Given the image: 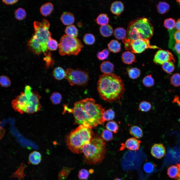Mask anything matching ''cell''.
<instances>
[{
    "mask_svg": "<svg viewBox=\"0 0 180 180\" xmlns=\"http://www.w3.org/2000/svg\"><path fill=\"white\" fill-rule=\"evenodd\" d=\"M46 46L49 50L54 51L57 49L58 44L56 40L51 38L47 42Z\"/></svg>",
    "mask_w": 180,
    "mask_h": 180,
    "instance_id": "e575fe53",
    "label": "cell"
},
{
    "mask_svg": "<svg viewBox=\"0 0 180 180\" xmlns=\"http://www.w3.org/2000/svg\"><path fill=\"white\" fill-rule=\"evenodd\" d=\"M170 81L174 86H180V74L178 73L174 74L170 78Z\"/></svg>",
    "mask_w": 180,
    "mask_h": 180,
    "instance_id": "b9f144b4",
    "label": "cell"
},
{
    "mask_svg": "<svg viewBox=\"0 0 180 180\" xmlns=\"http://www.w3.org/2000/svg\"><path fill=\"white\" fill-rule=\"evenodd\" d=\"M97 90L100 98L110 102H120L125 91L124 84L120 76L111 73L100 76Z\"/></svg>",
    "mask_w": 180,
    "mask_h": 180,
    "instance_id": "7a4b0ae2",
    "label": "cell"
},
{
    "mask_svg": "<svg viewBox=\"0 0 180 180\" xmlns=\"http://www.w3.org/2000/svg\"><path fill=\"white\" fill-rule=\"evenodd\" d=\"M177 1L179 3L180 6V0H178Z\"/></svg>",
    "mask_w": 180,
    "mask_h": 180,
    "instance_id": "11a10c76",
    "label": "cell"
},
{
    "mask_svg": "<svg viewBox=\"0 0 180 180\" xmlns=\"http://www.w3.org/2000/svg\"><path fill=\"white\" fill-rule=\"evenodd\" d=\"M0 84L2 87L6 88L10 86L11 84V81L7 76L2 75L0 77Z\"/></svg>",
    "mask_w": 180,
    "mask_h": 180,
    "instance_id": "f35d334b",
    "label": "cell"
},
{
    "mask_svg": "<svg viewBox=\"0 0 180 180\" xmlns=\"http://www.w3.org/2000/svg\"><path fill=\"white\" fill-rule=\"evenodd\" d=\"M93 135L92 128L80 125L67 136L66 145L73 153H82L84 146L90 142Z\"/></svg>",
    "mask_w": 180,
    "mask_h": 180,
    "instance_id": "8992f818",
    "label": "cell"
},
{
    "mask_svg": "<svg viewBox=\"0 0 180 180\" xmlns=\"http://www.w3.org/2000/svg\"><path fill=\"white\" fill-rule=\"evenodd\" d=\"M70 110L74 115V123L80 125L92 128L104 122L102 118L104 108L96 104L93 98H87L76 102Z\"/></svg>",
    "mask_w": 180,
    "mask_h": 180,
    "instance_id": "6da1fadb",
    "label": "cell"
},
{
    "mask_svg": "<svg viewBox=\"0 0 180 180\" xmlns=\"http://www.w3.org/2000/svg\"><path fill=\"white\" fill-rule=\"evenodd\" d=\"M65 32L66 35L72 38H76L78 34V30L73 25L67 26L65 29Z\"/></svg>",
    "mask_w": 180,
    "mask_h": 180,
    "instance_id": "d4e9b609",
    "label": "cell"
},
{
    "mask_svg": "<svg viewBox=\"0 0 180 180\" xmlns=\"http://www.w3.org/2000/svg\"><path fill=\"white\" fill-rule=\"evenodd\" d=\"M114 37L118 40H123L126 37L127 32L123 28L118 27L116 28L114 32Z\"/></svg>",
    "mask_w": 180,
    "mask_h": 180,
    "instance_id": "484cf974",
    "label": "cell"
},
{
    "mask_svg": "<svg viewBox=\"0 0 180 180\" xmlns=\"http://www.w3.org/2000/svg\"><path fill=\"white\" fill-rule=\"evenodd\" d=\"M83 41L86 44L90 45L93 44L95 40V37L92 34L90 33L86 34L84 36Z\"/></svg>",
    "mask_w": 180,
    "mask_h": 180,
    "instance_id": "ab89813d",
    "label": "cell"
},
{
    "mask_svg": "<svg viewBox=\"0 0 180 180\" xmlns=\"http://www.w3.org/2000/svg\"><path fill=\"white\" fill-rule=\"evenodd\" d=\"M180 165V164H179ZM175 180H180V173L179 174V175L178 177L176 178V179Z\"/></svg>",
    "mask_w": 180,
    "mask_h": 180,
    "instance_id": "816d5d0a",
    "label": "cell"
},
{
    "mask_svg": "<svg viewBox=\"0 0 180 180\" xmlns=\"http://www.w3.org/2000/svg\"><path fill=\"white\" fill-rule=\"evenodd\" d=\"M176 27L178 30L180 31V18L176 21Z\"/></svg>",
    "mask_w": 180,
    "mask_h": 180,
    "instance_id": "f907efd6",
    "label": "cell"
},
{
    "mask_svg": "<svg viewBox=\"0 0 180 180\" xmlns=\"http://www.w3.org/2000/svg\"><path fill=\"white\" fill-rule=\"evenodd\" d=\"M58 47L61 56L76 55L84 46L80 40L76 38H72L66 34L61 38Z\"/></svg>",
    "mask_w": 180,
    "mask_h": 180,
    "instance_id": "ba28073f",
    "label": "cell"
},
{
    "mask_svg": "<svg viewBox=\"0 0 180 180\" xmlns=\"http://www.w3.org/2000/svg\"><path fill=\"white\" fill-rule=\"evenodd\" d=\"M127 70L129 77L132 79H136L140 75V70L137 68H127Z\"/></svg>",
    "mask_w": 180,
    "mask_h": 180,
    "instance_id": "4316f807",
    "label": "cell"
},
{
    "mask_svg": "<svg viewBox=\"0 0 180 180\" xmlns=\"http://www.w3.org/2000/svg\"><path fill=\"white\" fill-rule=\"evenodd\" d=\"M52 74L55 79L58 80H60L65 78L66 71L62 68L57 67L54 68Z\"/></svg>",
    "mask_w": 180,
    "mask_h": 180,
    "instance_id": "603a6c76",
    "label": "cell"
},
{
    "mask_svg": "<svg viewBox=\"0 0 180 180\" xmlns=\"http://www.w3.org/2000/svg\"><path fill=\"white\" fill-rule=\"evenodd\" d=\"M101 137L104 141H109L113 139L112 133L107 129H104L102 131Z\"/></svg>",
    "mask_w": 180,
    "mask_h": 180,
    "instance_id": "8d00e7d4",
    "label": "cell"
},
{
    "mask_svg": "<svg viewBox=\"0 0 180 180\" xmlns=\"http://www.w3.org/2000/svg\"><path fill=\"white\" fill-rule=\"evenodd\" d=\"M62 98L61 94L58 92H53L50 96V99L52 103L54 104H60Z\"/></svg>",
    "mask_w": 180,
    "mask_h": 180,
    "instance_id": "4dcf8cb0",
    "label": "cell"
},
{
    "mask_svg": "<svg viewBox=\"0 0 180 180\" xmlns=\"http://www.w3.org/2000/svg\"><path fill=\"white\" fill-rule=\"evenodd\" d=\"M114 180H122L119 178H116L115 179H114Z\"/></svg>",
    "mask_w": 180,
    "mask_h": 180,
    "instance_id": "f5cc1de1",
    "label": "cell"
},
{
    "mask_svg": "<svg viewBox=\"0 0 180 180\" xmlns=\"http://www.w3.org/2000/svg\"><path fill=\"white\" fill-rule=\"evenodd\" d=\"M18 1L17 0H2V1L3 2L6 4H12L16 3Z\"/></svg>",
    "mask_w": 180,
    "mask_h": 180,
    "instance_id": "681fc988",
    "label": "cell"
},
{
    "mask_svg": "<svg viewBox=\"0 0 180 180\" xmlns=\"http://www.w3.org/2000/svg\"><path fill=\"white\" fill-rule=\"evenodd\" d=\"M175 20L172 18H168L166 19L164 22V26L169 30H172L176 26Z\"/></svg>",
    "mask_w": 180,
    "mask_h": 180,
    "instance_id": "d590c367",
    "label": "cell"
},
{
    "mask_svg": "<svg viewBox=\"0 0 180 180\" xmlns=\"http://www.w3.org/2000/svg\"><path fill=\"white\" fill-rule=\"evenodd\" d=\"M180 171V165L178 164L169 167L167 170V173L170 178L175 179L179 176Z\"/></svg>",
    "mask_w": 180,
    "mask_h": 180,
    "instance_id": "ac0fdd59",
    "label": "cell"
},
{
    "mask_svg": "<svg viewBox=\"0 0 180 180\" xmlns=\"http://www.w3.org/2000/svg\"><path fill=\"white\" fill-rule=\"evenodd\" d=\"M153 26L149 20L144 17L130 21L127 30L126 38L131 40H149L153 34Z\"/></svg>",
    "mask_w": 180,
    "mask_h": 180,
    "instance_id": "52a82bcc",
    "label": "cell"
},
{
    "mask_svg": "<svg viewBox=\"0 0 180 180\" xmlns=\"http://www.w3.org/2000/svg\"><path fill=\"white\" fill-rule=\"evenodd\" d=\"M60 20L64 24L70 26L72 25L74 21V17L72 13L66 12H64L60 17Z\"/></svg>",
    "mask_w": 180,
    "mask_h": 180,
    "instance_id": "9a60e30c",
    "label": "cell"
},
{
    "mask_svg": "<svg viewBox=\"0 0 180 180\" xmlns=\"http://www.w3.org/2000/svg\"><path fill=\"white\" fill-rule=\"evenodd\" d=\"M122 60L124 63L130 64L135 62V56L133 53L129 51H126L122 53Z\"/></svg>",
    "mask_w": 180,
    "mask_h": 180,
    "instance_id": "2e32d148",
    "label": "cell"
},
{
    "mask_svg": "<svg viewBox=\"0 0 180 180\" xmlns=\"http://www.w3.org/2000/svg\"><path fill=\"white\" fill-rule=\"evenodd\" d=\"M108 47L109 50L114 53L118 52L121 50L120 43L116 40H112L108 44Z\"/></svg>",
    "mask_w": 180,
    "mask_h": 180,
    "instance_id": "cb8c5ba5",
    "label": "cell"
},
{
    "mask_svg": "<svg viewBox=\"0 0 180 180\" xmlns=\"http://www.w3.org/2000/svg\"><path fill=\"white\" fill-rule=\"evenodd\" d=\"M109 51L107 49L103 50L99 52L97 54L98 58L100 60H103L107 59L109 56Z\"/></svg>",
    "mask_w": 180,
    "mask_h": 180,
    "instance_id": "7bdbcfd3",
    "label": "cell"
},
{
    "mask_svg": "<svg viewBox=\"0 0 180 180\" xmlns=\"http://www.w3.org/2000/svg\"><path fill=\"white\" fill-rule=\"evenodd\" d=\"M106 127L107 129L114 133H117L118 132V125L116 122L114 120H111L107 122L106 124Z\"/></svg>",
    "mask_w": 180,
    "mask_h": 180,
    "instance_id": "f546056e",
    "label": "cell"
},
{
    "mask_svg": "<svg viewBox=\"0 0 180 180\" xmlns=\"http://www.w3.org/2000/svg\"><path fill=\"white\" fill-rule=\"evenodd\" d=\"M179 64L180 63V56L178 57Z\"/></svg>",
    "mask_w": 180,
    "mask_h": 180,
    "instance_id": "db71d44e",
    "label": "cell"
},
{
    "mask_svg": "<svg viewBox=\"0 0 180 180\" xmlns=\"http://www.w3.org/2000/svg\"><path fill=\"white\" fill-rule=\"evenodd\" d=\"M115 116V114L114 111L112 109H109L104 111L102 118L105 122L112 120L114 118Z\"/></svg>",
    "mask_w": 180,
    "mask_h": 180,
    "instance_id": "f1b7e54d",
    "label": "cell"
},
{
    "mask_svg": "<svg viewBox=\"0 0 180 180\" xmlns=\"http://www.w3.org/2000/svg\"><path fill=\"white\" fill-rule=\"evenodd\" d=\"M34 32L28 42L29 49L34 54L38 56L42 52L45 56L50 52L47 48L46 43L51 37L49 31L50 24L46 19L41 22L36 21L34 22Z\"/></svg>",
    "mask_w": 180,
    "mask_h": 180,
    "instance_id": "3957f363",
    "label": "cell"
},
{
    "mask_svg": "<svg viewBox=\"0 0 180 180\" xmlns=\"http://www.w3.org/2000/svg\"><path fill=\"white\" fill-rule=\"evenodd\" d=\"M172 48L179 57L180 56V42L176 43Z\"/></svg>",
    "mask_w": 180,
    "mask_h": 180,
    "instance_id": "7dc6e473",
    "label": "cell"
},
{
    "mask_svg": "<svg viewBox=\"0 0 180 180\" xmlns=\"http://www.w3.org/2000/svg\"><path fill=\"white\" fill-rule=\"evenodd\" d=\"M44 60L46 62V65L47 68L52 65L54 61L51 58V54L50 52L48 55L46 56L44 58Z\"/></svg>",
    "mask_w": 180,
    "mask_h": 180,
    "instance_id": "bcb514c9",
    "label": "cell"
},
{
    "mask_svg": "<svg viewBox=\"0 0 180 180\" xmlns=\"http://www.w3.org/2000/svg\"><path fill=\"white\" fill-rule=\"evenodd\" d=\"M140 141L134 138L128 139L126 141L124 146L130 150L135 151L138 150L140 146Z\"/></svg>",
    "mask_w": 180,
    "mask_h": 180,
    "instance_id": "4fadbf2b",
    "label": "cell"
},
{
    "mask_svg": "<svg viewBox=\"0 0 180 180\" xmlns=\"http://www.w3.org/2000/svg\"><path fill=\"white\" fill-rule=\"evenodd\" d=\"M158 12L160 14H163L168 12L169 9V6L164 2H159L157 6Z\"/></svg>",
    "mask_w": 180,
    "mask_h": 180,
    "instance_id": "d6a6232c",
    "label": "cell"
},
{
    "mask_svg": "<svg viewBox=\"0 0 180 180\" xmlns=\"http://www.w3.org/2000/svg\"><path fill=\"white\" fill-rule=\"evenodd\" d=\"M173 36L176 42V43L180 42V31H176L174 32Z\"/></svg>",
    "mask_w": 180,
    "mask_h": 180,
    "instance_id": "c3c4849f",
    "label": "cell"
},
{
    "mask_svg": "<svg viewBox=\"0 0 180 180\" xmlns=\"http://www.w3.org/2000/svg\"><path fill=\"white\" fill-rule=\"evenodd\" d=\"M142 82L144 86L149 87H151L154 85V81L152 75L148 74L142 80Z\"/></svg>",
    "mask_w": 180,
    "mask_h": 180,
    "instance_id": "836d02e7",
    "label": "cell"
},
{
    "mask_svg": "<svg viewBox=\"0 0 180 180\" xmlns=\"http://www.w3.org/2000/svg\"><path fill=\"white\" fill-rule=\"evenodd\" d=\"M150 152L153 156L157 158L160 159L166 154V149L162 144H155L152 146Z\"/></svg>",
    "mask_w": 180,
    "mask_h": 180,
    "instance_id": "7c38bea8",
    "label": "cell"
},
{
    "mask_svg": "<svg viewBox=\"0 0 180 180\" xmlns=\"http://www.w3.org/2000/svg\"><path fill=\"white\" fill-rule=\"evenodd\" d=\"M95 20L97 24L102 26L108 24L109 19L106 14H101L98 15Z\"/></svg>",
    "mask_w": 180,
    "mask_h": 180,
    "instance_id": "83f0119b",
    "label": "cell"
},
{
    "mask_svg": "<svg viewBox=\"0 0 180 180\" xmlns=\"http://www.w3.org/2000/svg\"><path fill=\"white\" fill-rule=\"evenodd\" d=\"M114 69V64L108 61H105L102 62L100 66L101 71L104 74L112 73Z\"/></svg>",
    "mask_w": 180,
    "mask_h": 180,
    "instance_id": "e0dca14e",
    "label": "cell"
},
{
    "mask_svg": "<svg viewBox=\"0 0 180 180\" xmlns=\"http://www.w3.org/2000/svg\"><path fill=\"white\" fill-rule=\"evenodd\" d=\"M100 30L101 34L105 37L111 36L113 32L112 27L108 24L101 26L100 28Z\"/></svg>",
    "mask_w": 180,
    "mask_h": 180,
    "instance_id": "7402d4cb",
    "label": "cell"
},
{
    "mask_svg": "<svg viewBox=\"0 0 180 180\" xmlns=\"http://www.w3.org/2000/svg\"><path fill=\"white\" fill-rule=\"evenodd\" d=\"M32 89L30 86L26 85L24 92L12 101V106L16 111L21 114H30L40 110L42 106L39 100L41 96L38 92L32 91Z\"/></svg>",
    "mask_w": 180,
    "mask_h": 180,
    "instance_id": "277c9868",
    "label": "cell"
},
{
    "mask_svg": "<svg viewBox=\"0 0 180 180\" xmlns=\"http://www.w3.org/2000/svg\"><path fill=\"white\" fill-rule=\"evenodd\" d=\"M123 3L120 1L113 2L111 5L110 10L112 13L117 16H119L124 10Z\"/></svg>",
    "mask_w": 180,
    "mask_h": 180,
    "instance_id": "5bb4252c",
    "label": "cell"
},
{
    "mask_svg": "<svg viewBox=\"0 0 180 180\" xmlns=\"http://www.w3.org/2000/svg\"><path fill=\"white\" fill-rule=\"evenodd\" d=\"M28 159L30 162L32 164L37 165L42 160V156L40 152L34 151L30 154Z\"/></svg>",
    "mask_w": 180,
    "mask_h": 180,
    "instance_id": "ffe728a7",
    "label": "cell"
},
{
    "mask_svg": "<svg viewBox=\"0 0 180 180\" xmlns=\"http://www.w3.org/2000/svg\"><path fill=\"white\" fill-rule=\"evenodd\" d=\"M122 41L125 49L134 53H140L148 48H158L157 46L150 44L149 40L138 39L131 40L127 38L123 39Z\"/></svg>",
    "mask_w": 180,
    "mask_h": 180,
    "instance_id": "9c48e42d",
    "label": "cell"
},
{
    "mask_svg": "<svg viewBox=\"0 0 180 180\" xmlns=\"http://www.w3.org/2000/svg\"><path fill=\"white\" fill-rule=\"evenodd\" d=\"M162 64L163 69L168 73L172 72L174 69V65L172 62H166Z\"/></svg>",
    "mask_w": 180,
    "mask_h": 180,
    "instance_id": "60d3db41",
    "label": "cell"
},
{
    "mask_svg": "<svg viewBox=\"0 0 180 180\" xmlns=\"http://www.w3.org/2000/svg\"><path fill=\"white\" fill-rule=\"evenodd\" d=\"M65 78L72 86L74 85L85 86L90 79L87 72L81 70H74L70 68H68L66 71Z\"/></svg>",
    "mask_w": 180,
    "mask_h": 180,
    "instance_id": "30bf717a",
    "label": "cell"
},
{
    "mask_svg": "<svg viewBox=\"0 0 180 180\" xmlns=\"http://www.w3.org/2000/svg\"><path fill=\"white\" fill-rule=\"evenodd\" d=\"M106 153V143L101 136L97 134L93 136L90 142L84 145L82 152L84 162L92 165L102 162Z\"/></svg>",
    "mask_w": 180,
    "mask_h": 180,
    "instance_id": "5b68a950",
    "label": "cell"
},
{
    "mask_svg": "<svg viewBox=\"0 0 180 180\" xmlns=\"http://www.w3.org/2000/svg\"><path fill=\"white\" fill-rule=\"evenodd\" d=\"M90 173L87 170L82 168L79 172L78 176L79 178L81 180L87 179L89 176Z\"/></svg>",
    "mask_w": 180,
    "mask_h": 180,
    "instance_id": "ee69618b",
    "label": "cell"
},
{
    "mask_svg": "<svg viewBox=\"0 0 180 180\" xmlns=\"http://www.w3.org/2000/svg\"><path fill=\"white\" fill-rule=\"evenodd\" d=\"M53 9V6L52 4L50 2H47L41 6L40 11L42 16H46L52 13Z\"/></svg>",
    "mask_w": 180,
    "mask_h": 180,
    "instance_id": "d6986e66",
    "label": "cell"
},
{
    "mask_svg": "<svg viewBox=\"0 0 180 180\" xmlns=\"http://www.w3.org/2000/svg\"><path fill=\"white\" fill-rule=\"evenodd\" d=\"M14 15L16 19L22 20L25 18L26 14L24 9L21 8H19L15 10Z\"/></svg>",
    "mask_w": 180,
    "mask_h": 180,
    "instance_id": "74e56055",
    "label": "cell"
},
{
    "mask_svg": "<svg viewBox=\"0 0 180 180\" xmlns=\"http://www.w3.org/2000/svg\"><path fill=\"white\" fill-rule=\"evenodd\" d=\"M151 108L152 105L149 102L143 101L140 103L138 109L139 110L142 112H147L149 111Z\"/></svg>",
    "mask_w": 180,
    "mask_h": 180,
    "instance_id": "1f68e13d",
    "label": "cell"
},
{
    "mask_svg": "<svg viewBox=\"0 0 180 180\" xmlns=\"http://www.w3.org/2000/svg\"><path fill=\"white\" fill-rule=\"evenodd\" d=\"M173 56L172 53L167 50H159L155 55L154 61L156 64H162L167 62H174Z\"/></svg>",
    "mask_w": 180,
    "mask_h": 180,
    "instance_id": "8fae6325",
    "label": "cell"
},
{
    "mask_svg": "<svg viewBox=\"0 0 180 180\" xmlns=\"http://www.w3.org/2000/svg\"><path fill=\"white\" fill-rule=\"evenodd\" d=\"M155 165L152 162H148L146 163L144 165L143 168L144 171L146 172L149 173L152 172L154 170Z\"/></svg>",
    "mask_w": 180,
    "mask_h": 180,
    "instance_id": "f6af8a7d",
    "label": "cell"
},
{
    "mask_svg": "<svg viewBox=\"0 0 180 180\" xmlns=\"http://www.w3.org/2000/svg\"><path fill=\"white\" fill-rule=\"evenodd\" d=\"M130 134L136 138L139 139L143 136V132L142 130L139 126L133 125L131 126L129 130Z\"/></svg>",
    "mask_w": 180,
    "mask_h": 180,
    "instance_id": "44dd1931",
    "label": "cell"
}]
</instances>
